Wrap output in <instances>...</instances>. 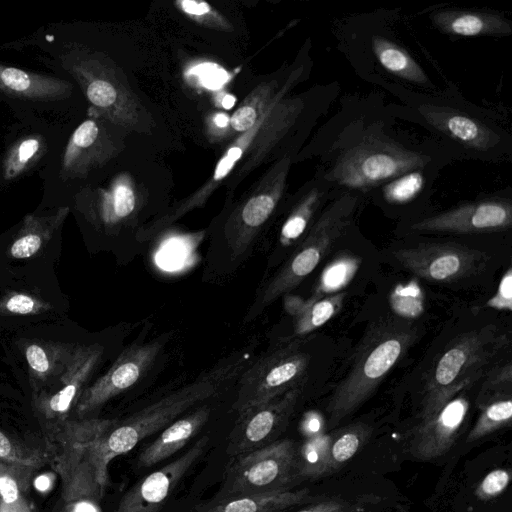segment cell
<instances>
[{
	"label": "cell",
	"instance_id": "1",
	"mask_svg": "<svg viewBox=\"0 0 512 512\" xmlns=\"http://www.w3.org/2000/svg\"><path fill=\"white\" fill-rule=\"evenodd\" d=\"M389 110L344 112L323 127V167L319 169L336 194L367 195L381 184L415 168L451 160L432 142L411 143L392 133Z\"/></svg>",
	"mask_w": 512,
	"mask_h": 512
},
{
	"label": "cell",
	"instance_id": "2",
	"mask_svg": "<svg viewBox=\"0 0 512 512\" xmlns=\"http://www.w3.org/2000/svg\"><path fill=\"white\" fill-rule=\"evenodd\" d=\"M391 90L402 102L391 106L392 116L423 126L431 133V142L451 161H510V134L482 112L467 109L440 93H414L397 85H392Z\"/></svg>",
	"mask_w": 512,
	"mask_h": 512
},
{
	"label": "cell",
	"instance_id": "3",
	"mask_svg": "<svg viewBox=\"0 0 512 512\" xmlns=\"http://www.w3.org/2000/svg\"><path fill=\"white\" fill-rule=\"evenodd\" d=\"M246 354L236 355L214 365L193 382L116 422L99 439V450L106 467L115 458L131 451L140 441L166 428L191 407L217 395L239 378L248 367Z\"/></svg>",
	"mask_w": 512,
	"mask_h": 512
},
{
	"label": "cell",
	"instance_id": "4",
	"mask_svg": "<svg viewBox=\"0 0 512 512\" xmlns=\"http://www.w3.org/2000/svg\"><path fill=\"white\" fill-rule=\"evenodd\" d=\"M416 330L408 325L380 323L365 336L351 369L328 402L327 427L336 428L373 393L413 343Z\"/></svg>",
	"mask_w": 512,
	"mask_h": 512
},
{
	"label": "cell",
	"instance_id": "5",
	"mask_svg": "<svg viewBox=\"0 0 512 512\" xmlns=\"http://www.w3.org/2000/svg\"><path fill=\"white\" fill-rule=\"evenodd\" d=\"M116 422L68 420L47 437L48 454L62 483V501L85 495L102 499L108 485V467L102 460L99 439Z\"/></svg>",
	"mask_w": 512,
	"mask_h": 512
},
{
	"label": "cell",
	"instance_id": "6",
	"mask_svg": "<svg viewBox=\"0 0 512 512\" xmlns=\"http://www.w3.org/2000/svg\"><path fill=\"white\" fill-rule=\"evenodd\" d=\"M365 200L355 193L336 194L329 200L300 245L262 288L248 319L295 288L317 267L336 240L352 226Z\"/></svg>",
	"mask_w": 512,
	"mask_h": 512
},
{
	"label": "cell",
	"instance_id": "7",
	"mask_svg": "<svg viewBox=\"0 0 512 512\" xmlns=\"http://www.w3.org/2000/svg\"><path fill=\"white\" fill-rule=\"evenodd\" d=\"M507 338L489 327L464 334L436 361L426 384L421 419L478 380Z\"/></svg>",
	"mask_w": 512,
	"mask_h": 512
},
{
	"label": "cell",
	"instance_id": "8",
	"mask_svg": "<svg viewBox=\"0 0 512 512\" xmlns=\"http://www.w3.org/2000/svg\"><path fill=\"white\" fill-rule=\"evenodd\" d=\"M297 451L294 441L283 439L231 459L216 497L291 490L299 481Z\"/></svg>",
	"mask_w": 512,
	"mask_h": 512
},
{
	"label": "cell",
	"instance_id": "9",
	"mask_svg": "<svg viewBox=\"0 0 512 512\" xmlns=\"http://www.w3.org/2000/svg\"><path fill=\"white\" fill-rule=\"evenodd\" d=\"M309 356L298 340H285L266 350L241 373L232 410L238 414L267 403L304 380Z\"/></svg>",
	"mask_w": 512,
	"mask_h": 512
},
{
	"label": "cell",
	"instance_id": "10",
	"mask_svg": "<svg viewBox=\"0 0 512 512\" xmlns=\"http://www.w3.org/2000/svg\"><path fill=\"white\" fill-rule=\"evenodd\" d=\"M512 225L510 192L464 202L448 210L413 220L408 229L421 233H487Z\"/></svg>",
	"mask_w": 512,
	"mask_h": 512
},
{
	"label": "cell",
	"instance_id": "11",
	"mask_svg": "<svg viewBox=\"0 0 512 512\" xmlns=\"http://www.w3.org/2000/svg\"><path fill=\"white\" fill-rule=\"evenodd\" d=\"M303 386L304 381L281 396L238 414L228 436V456L233 459L275 442L285 429Z\"/></svg>",
	"mask_w": 512,
	"mask_h": 512
},
{
	"label": "cell",
	"instance_id": "12",
	"mask_svg": "<svg viewBox=\"0 0 512 512\" xmlns=\"http://www.w3.org/2000/svg\"><path fill=\"white\" fill-rule=\"evenodd\" d=\"M164 345V340L128 346L111 368L92 386L81 393L76 413L84 417L103 406L111 398L133 386L152 366Z\"/></svg>",
	"mask_w": 512,
	"mask_h": 512
},
{
	"label": "cell",
	"instance_id": "13",
	"mask_svg": "<svg viewBox=\"0 0 512 512\" xmlns=\"http://www.w3.org/2000/svg\"><path fill=\"white\" fill-rule=\"evenodd\" d=\"M395 259L431 282H451L471 274L483 262L478 251L453 243H425L394 251Z\"/></svg>",
	"mask_w": 512,
	"mask_h": 512
},
{
	"label": "cell",
	"instance_id": "14",
	"mask_svg": "<svg viewBox=\"0 0 512 512\" xmlns=\"http://www.w3.org/2000/svg\"><path fill=\"white\" fill-rule=\"evenodd\" d=\"M208 442V436L201 437L180 457L145 476L122 496L113 512H160L178 483L204 454Z\"/></svg>",
	"mask_w": 512,
	"mask_h": 512
},
{
	"label": "cell",
	"instance_id": "15",
	"mask_svg": "<svg viewBox=\"0 0 512 512\" xmlns=\"http://www.w3.org/2000/svg\"><path fill=\"white\" fill-rule=\"evenodd\" d=\"M465 390L455 394L433 414L421 419L413 429L409 451L415 458L431 460L444 455L454 445L469 411Z\"/></svg>",
	"mask_w": 512,
	"mask_h": 512
},
{
	"label": "cell",
	"instance_id": "16",
	"mask_svg": "<svg viewBox=\"0 0 512 512\" xmlns=\"http://www.w3.org/2000/svg\"><path fill=\"white\" fill-rule=\"evenodd\" d=\"M103 349L99 345L77 349L68 366L63 386L50 397L38 401L37 407L46 422L47 437L66 423L67 415L81 395L80 389L98 364Z\"/></svg>",
	"mask_w": 512,
	"mask_h": 512
},
{
	"label": "cell",
	"instance_id": "17",
	"mask_svg": "<svg viewBox=\"0 0 512 512\" xmlns=\"http://www.w3.org/2000/svg\"><path fill=\"white\" fill-rule=\"evenodd\" d=\"M428 17L438 31L447 35L506 37L512 34V21L494 10L437 8Z\"/></svg>",
	"mask_w": 512,
	"mask_h": 512
},
{
	"label": "cell",
	"instance_id": "18",
	"mask_svg": "<svg viewBox=\"0 0 512 512\" xmlns=\"http://www.w3.org/2000/svg\"><path fill=\"white\" fill-rule=\"evenodd\" d=\"M443 168L444 165L435 164L412 169L376 187L366 199L384 208L410 207L429 198Z\"/></svg>",
	"mask_w": 512,
	"mask_h": 512
},
{
	"label": "cell",
	"instance_id": "19",
	"mask_svg": "<svg viewBox=\"0 0 512 512\" xmlns=\"http://www.w3.org/2000/svg\"><path fill=\"white\" fill-rule=\"evenodd\" d=\"M314 500L308 489L214 497L194 512H281Z\"/></svg>",
	"mask_w": 512,
	"mask_h": 512
},
{
	"label": "cell",
	"instance_id": "20",
	"mask_svg": "<svg viewBox=\"0 0 512 512\" xmlns=\"http://www.w3.org/2000/svg\"><path fill=\"white\" fill-rule=\"evenodd\" d=\"M369 46L376 64L385 72L412 86L428 90L430 94H435L436 86L407 49L377 32L369 33Z\"/></svg>",
	"mask_w": 512,
	"mask_h": 512
},
{
	"label": "cell",
	"instance_id": "21",
	"mask_svg": "<svg viewBox=\"0 0 512 512\" xmlns=\"http://www.w3.org/2000/svg\"><path fill=\"white\" fill-rule=\"evenodd\" d=\"M210 413L209 406H201L172 422L139 454L138 467H151L175 454L206 424Z\"/></svg>",
	"mask_w": 512,
	"mask_h": 512
},
{
	"label": "cell",
	"instance_id": "22",
	"mask_svg": "<svg viewBox=\"0 0 512 512\" xmlns=\"http://www.w3.org/2000/svg\"><path fill=\"white\" fill-rule=\"evenodd\" d=\"M0 91L18 98L47 101L68 97L71 86L58 78L0 64Z\"/></svg>",
	"mask_w": 512,
	"mask_h": 512
},
{
	"label": "cell",
	"instance_id": "23",
	"mask_svg": "<svg viewBox=\"0 0 512 512\" xmlns=\"http://www.w3.org/2000/svg\"><path fill=\"white\" fill-rule=\"evenodd\" d=\"M336 195L331 184L318 171L301 202L282 226L280 242L289 246L312 226L329 200Z\"/></svg>",
	"mask_w": 512,
	"mask_h": 512
},
{
	"label": "cell",
	"instance_id": "24",
	"mask_svg": "<svg viewBox=\"0 0 512 512\" xmlns=\"http://www.w3.org/2000/svg\"><path fill=\"white\" fill-rule=\"evenodd\" d=\"M344 297V292H338L312 302L286 298L284 306L293 317L296 335L307 334L325 324L340 310Z\"/></svg>",
	"mask_w": 512,
	"mask_h": 512
},
{
	"label": "cell",
	"instance_id": "25",
	"mask_svg": "<svg viewBox=\"0 0 512 512\" xmlns=\"http://www.w3.org/2000/svg\"><path fill=\"white\" fill-rule=\"evenodd\" d=\"M34 470L0 461V512H34L26 497Z\"/></svg>",
	"mask_w": 512,
	"mask_h": 512
},
{
	"label": "cell",
	"instance_id": "26",
	"mask_svg": "<svg viewBox=\"0 0 512 512\" xmlns=\"http://www.w3.org/2000/svg\"><path fill=\"white\" fill-rule=\"evenodd\" d=\"M371 433V427L365 423H355L333 432L327 475L346 464L368 441Z\"/></svg>",
	"mask_w": 512,
	"mask_h": 512
},
{
	"label": "cell",
	"instance_id": "27",
	"mask_svg": "<svg viewBox=\"0 0 512 512\" xmlns=\"http://www.w3.org/2000/svg\"><path fill=\"white\" fill-rule=\"evenodd\" d=\"M332 433L318 434L307 440L297 451L299 480H315L327 475Z\"/></svg>",
	"mask_w": 512,
	"mask_h": 512
},
{
	"label": "cell",
	"instance_id": "28",
	"mask_svg": "<svg viewBox=\"0 0 512 512\" xmlns=\"http://www.w3.org/2000/svg\"><path fill=\"white\" fill-rule=\"evenodd\" d=\"M512 418V400L508 396H493L485 404L480 416L467 436V442L477 441L492 432L508 426Z\"/></svg>",
	"mask_w": 512,
	"mask_h": 512
},
{
	"label": "cell",
	"instance_id": "29",
	"mask_svg": "<svg viewBox=\"0 0 512 512\" xmlns=\"http://www.w3.org/2000/svg\"><path fill=\"white\" fill-rule=\"evenodd\" d=\"M359 266V260L351 256H340L333 260L322 272L313 295L307 299L312 302L332 295L344 288L352 279Z\"/></svg>",
	"mask_w": 512,
	"mask_h": 512
},
{
	"label": "cell",
	"instance_id": "30",
	"mask_svg": "<svg viewBox=\"0 0 512 512\" xmlns=\"http://www.w3.org/2000/svg\"><path fill=\"white\" fill-rule=\"evenodd\" d=\"M48 453L26 446L0 429V461L17 467L37 469L44 464Z\"/></svg>",
	"mask_w": 512,
	"mask_h": 512
},
{
	"label": "cell",
	"instance_id": "31",
	"mask_svg": "<svg viewBox=\"0 0 512 512\" xmlns=\"http://www.w3.org/2000/svg\"><path fill=\"white\" fill-rule=\"evenodd\" d=\"M41 147L39 136L26 137L17 142L8 152L3 164L5 179H13L24 172L37 158Z\"/></svg>",
	"mask_w": 512,
	"mask_h": 512
},
{
	"label": "cell",
	"instance_id": "32",
	"mask_svg": "<svg viewBox=\"0 0 512 512\" xmlns=\"http://www.w3.org/2000/svg\"><path fill=\"white\" fill-rule=\"evenodd\" d=\"M394 312L404 318H416L424 310V296L415 282L397 286L390 295Z\"/></svg>",
	"mask_w": 512,
	"mask_h": 512
},
{
	"label": "cell",
	"instance_id": "33",
	"mask_svg": "<svg viewBox=\"0 0 512 512\" xmlns=\"http://www.w3.org/2000/svg\"><path fill=\"white\" fill-rule=\"evenodd\" d=\"M511 479L509 469L498 468L489 472L478 484L475 495L480 500H490L499 496L508 487Z\"/></svg>",
	"mask_w": 512,
	"mask_h": 512
},
{
	"label": "cell",
	"instance_id": "34",
	"mask_svg": "<svg viewBox=\"0 0 512 512\" xmlns=\"http://www.w3.org/2000/svg\"><path fill=\"white\" fill-rule=\"evenodd\" d=\"M85 88L87 98L97 107L106 108L116 101V89L109 81L104 79L89 80Z\"/></svg>",
	"mask_w": 512,
	"mask_h": 512
},
{
	"label": "cell",
	"instance_id": "35",
	"mask_svg": "<svg viewBox=\"0 0 512 512\" xmlns=\"http://www.w3.org/2000/svg\"><path fill=\"white\" fill-rule=\"evenodd\" d=\"M25 227L28 229L11 246L10 253L13 257L21 259L34 255L42 246L43 236L37 231H32L28 220Z\"/></svg>",
	"mask_w": 512,
	"mask_h": 512
},
{
	"label": "cell",
	"instance_id": "36",
	"mask_svg": "<svg viewBox=\"0 0 512 512\" xmlns=\"http://www.w3.org/2000/svg\"><path fill=\"white\" fill-rule=\"evenodd\" d=\"M100 501V498L91 495L61 500L55 512H103Z\"/></svg>",
	"mask_w": 512,
	"mask_h": 512
},
{
	"label": "cell",
	"instance_id": "37",
	"mask_svg": "<svg viewBox=\"0 0 512 512\" xmlns=\"http://www.w3.org/2000/svg\"><path fill=\"white\" fill-rule=\"evenodd\" d=\"M487 305L491 308L510 311L512 308V270L508 268L503 275L497 292L488 301Z\"/></svg>",
	"mask_w": 512,
	"mask_h": 512
},
{
	"label": "cell",
	"instance_id": "38",
	"mask_svg": "<svg viewBox=\"0 0 512 512\" xmlns=\"http://www.w3.org/2000/svg\"><path fill=\"white\" fill-rule=\"evenodd\" d=\"M361 503L341 499H330L310 505L298 512H363Z\"/></svg>",
	"mask_w": 512,
	"mask_h": 512
},
{
	"label": "cell",
	"instance_id": "39",
	"mask_svg": "<svg viewBox=\"0 0 512 512\" xmlns=\"http://www.w3.org/2000/svg\"><path fill=\"white\" fill-rule=\"evenodd\" d=\"M135 198L132 190L125 186L119 185L115 188L112 200V211L117 218L128 216L134 209Z\"/></svg>",
	"mask_w": 512,
	"mask_h": 512
},
{
	"label": "cell",
	"instance_id": "40",
	"mask_svg": "<svg viewBox=\"0 0 512 512\" xmlns=\"http://www.w3.org/2000/svg\"><path fill=\"white\" fill-rule=\"evenodd\" d=\"M194 71L200 82L210 89H217L227 79V74L223 69L209 63L198 66Z\"/></svg>",
	"mask_w": 512,
	"mask_h": 512
},
{
	"label": "cell",
	"instance_id": "41",
	"mask_svg": "<svg viewBox=\"0 0 512 512\" xmlns=\"http://www.w3.org/2000/svg\"><path fill=\"white\" fill-rule=\"evenodd\" d=\"M512 381L511 364H507L503 367L496 368L490 372L488 378L483 383L482 394L487 395L488 393L496 389L503 388L506 385H510ZM495 395H498L497 393Z\"/></svg>",
	"mask_w": 512,
	"mask_h": 512
},
{
	"label": "cell",
	"instance_id": "42",
	"mask_svg": "<svg viewBox=\"0 0 512 512\" xmlns=\"http://www.w3.org/2000/svg\"><path fill=\"white\" fill-rule=\"evenodd\" d=\"M26 359L31 369L38 374H44L49 370V360L44 349L37 345L32 344L26 349Z\"/></svg>",
	"mask_w": 512,
	"mask_h": 512
},
{
	"label": "cell",
	"instance_id": "43",
	"mask_svg": "<svg viewBox=\"0 0 512 512\" xmlns=\"http://www.w3.org/2000/svg\"><path fill=\"white\" fill-rule=\"evenodd\" d=\"M256 121V112L250 106L238 108L230 119L232 128L236 131H244L251 128Z\"/></svg>",
	"mask_w": 512,
	"mask_h": 512
},
{
	"label": "cell",
	"instance_id": "44",
	"mask_svg": "<svg viewBox=\"0 0 512 512\" xmlns=\"http://www.w3.org/2000/svg\"><path fill=\"white\" fill-rule=\"evenodd\" d=\"M241 154V148L237 146L230 148L218 163L215 169L214 179L220 180L226 176L234 166L235 162L240 158Z\"/></svg>",
	"mask_w": 512,
	"mask_h": 512
},
{
	"label": "cell",
	"instance_id": "45",
	"mask_svg": "<svg viewBox=\"0 0 512 512\" xmlns=\"http://www.w3.org/2000/svg\"><path fill=\"white\" fill-rule=\"evenodd\" d=\"M6 309L12 313L28 314L35 309V301L27 295L17 294L8 299Z\"/></svg>",
	"mask_w": 512,
	"mask_h": 512
},
{
	"label": "cell",
	"instance_id": "46",
	"mask_svg": "<svg viewBox=\"0 0 512 512\" xmlns=\"http://www.w3.org/2000/svg\"><path fill=\"white\" fill-rule=\"evenodd\" d=\"M182 9L192 15H204L210 10V6L206 2H198L185 0L181 2Z\"/></svg>",
	"mask_w": 512,
	"mask_h": 512
},
{
	"label": "cell",
	"instance_id": "47",
	"mask_svg": "<svg viewBox=\"0 0 512 512\" xmlns=\"http://www.w3.org/2000/svg\"><path fill=\"white\" fill-rule=\"evenodd\" d=\"M228 122H229V118L226 114L218 113L214 117V123L218 127H226L228 125Z\"/></svg>",
	"mask_w": 512,
	"mask_h": 512
},
{
	"label": "cell",
	"instance_id": "48",
	"mask_svg": "<svg viewBox=\"0 0 512 512\" xmlns=\"http://www.w3.org/2000/svg\"><path fill=\"white\" fill-rule=\"evenodd\" d=\"M234 103H235V98L232 96V95H226L223 99H222V106L225 108V109H230L234 106Z\"/></svg>",
	"mask_w": 512,
	"mask_h": 512
}]
</instances>
